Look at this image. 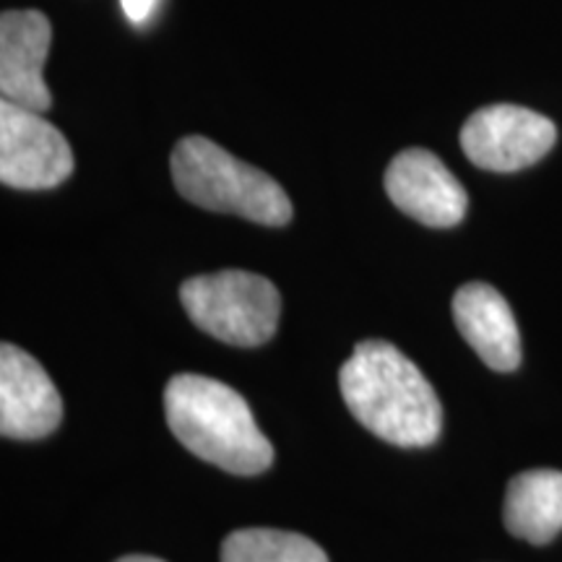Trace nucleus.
<instances>
[{"label":"nucleus","instance_id":"1","mask_svg":"<svg viewBox=\"0 0 562 562\" xmlns=\"http://www.w3.org/2000/svg\"><path fill=\"white\" fill-rule=\"evenodd\" d=\"M344 404L364 430L391 446L427 448L442 432L435 389L389 341H360L339 370Z\"/></svg>","mask_w":562,"mask_h":562},{"label":"nucleus","instance_id":"2","mask_svg":"<svg viewBox=\"0 0 562 562\" xmlns=\"http://www.w3.org/2000/svg\"><path fill=\"white\" fill-rule=\"evenodd\" d=\"M165 417L188 451L224 472L252 476L273 463L269 438L227 383L191 372L175 375L165 389Z\"/></svg>","mask_w":562,"mask_h":562},{"label":"nucleus","instance_id":"3","mask_svg":"<svg viewBox=\"0 0 562 562\" xmlns=\"http://www.w3.org/2000/svg\"><path fill=\"white\" fill-rule=\"evenodd\" d=\"M172 180L182 199L206 211L235 214L266 227L292 220V201L277 180L258 167L232 157L214 140L188 136L175 146Z\"/></svg>","mask_w":562,"mask_h":562},{"label":"nucleus","instance_id":"4","mask_svg":"<svg viewBox=\"0 0 562 562\" xmlns=\"http://www.w3.org/2000/svg\"><path fill=\"white\" fill-rule=\"evenodd\" d=\"M180 302L195 328L232 347H261L277 334L281 318L279 290L250 271L188 279L180 286Z\"/></svg>","mask_w":562,"mask_h":562},{"label":"nucleus","instance_id":"5","mask_svg":"<svg viewBox=\"0 0 562 562\" xmlns=\"http://www.w3.org/2000/svg\"><path fill=\"white\" fill-rule=\"evenodd\" d=\"M70 172L74 151L66 136L42 112L0 102V180L19 191H50Z\"/></svg>","mask_w":562,"mask_h":562},{"label":"nucleus","instance_id":"6","mask_svg":"<svg viewBox=\"0 0 562 562\" xmlns=\"http://www.w3.org/2000/svg\"><path fill=\"white\" fill-rule=\"evenodd\" d=\"M558 128L550 117L518 108L490 104L476 110L461 128V149L487 172H518L552 151Z\"/></svg>","mask_w":562,"mask_h":562},{"label":"nucleus","instance_id":"7","mask_svg":"<svg viewBox=\"0 0 562 562\" xmlns=\"http://www.w3.org/2000/svg\"><path fill=\"white\" fill-rule=\"evenodd\" d=\"M385 193L406 216L425 227H456L469 209V195L442 161L427 149L396 154L385 170Z\"/></svg>","mask_w":562,"mask_h":562},{"label":"nucleus","instance_id":"8","mask_svg":"<svg viewBox=\"0 0 562 562\" xmlns=\"http://www.w3.org/2000/svg\"><path fill=\"white\" fill-rule=\"evenodd\" d=\"M60 393L45 368L24 349L0 347V432L13 440H42L58 430Z\"/></svg>","mask_w":562,"mask_h":562},{"label":"nucleus","instance_id":"9","mask_svg":"<svg viewBox=\"0 0 562 562\" xmlns=\"http://www.w3.org/2000/svg\"><path fill=\"white\" fill-rule=\"evenodd\" d=\"M53 26L40 11H5L0 16V94L34 112L53 108V94L42 79Z\"/></svg>","mask_w":562,"mask_h":562},{"label":"nucleus","instance_id":"10","mask_svg":"<svg viewBox=\"0 0 562 562\" xmlns=\"http://www.w3.org/2000/svg\"><path fill=\"white\" fill-rule=\"evenodd\" d=\"M453 321L487 368L513 372L521 364V334L510 305L484 281L463 284L453 297Z\"/></svg>","mask_w":562,"mask_h":562},{"label":"nucleus","instance_id":"11","mask_svg":"<svg viewBox=\"0 0 562 562\" xmlns=\"http://www.w3.org/2000/svg\"><path fill=\"white\" fill-rule=\"evenodd\" d=\"M503 521L508 533L529 544H550L562 531V472L531 469L513 476L505 492Z\"/></svg>","mask_w":562,"mask_h":562},{"label":"nucleus","instance_id":"12","mask_svg":"<svg viewBox=\"0 0 562 562\" xmlns=\"http://www.w3.org/2000/svg\"><path fill=\"white\" fill-rule=\"evenodd\" d=\"M222 562H328V554L302 533L240 529L224 539Z\"/></svg>","mask_w":562,"mask_h":562},{"label":"nucleus","instance_id":"13","mask_svg":"<svg viewBox=\"0 0 562 562\" xmlns=\"http://www.w3.org/2000/svg\"><path fill=\"white\" fill-rule=\"evenodd\" d=\"M125 16H128L133 24H140V21L149 19V13L157 5V0H121Z\"/></svg>","mask_w":562,"mask_h":562},{"label":"nucleus","instance_id":"14","mask_svg":"<svg viewBox=\"0 0 562 562\" xmlns=\"http://www.w3.org/2000/svg\"><path fill=\"white\" fill-rule=\"evenodd\" d=\"M115 562H165L159 558H149V554H125V558L115 560Z\"/></svg>","mask_w":562,"mask_h":562}]
</instances>
